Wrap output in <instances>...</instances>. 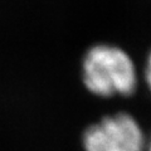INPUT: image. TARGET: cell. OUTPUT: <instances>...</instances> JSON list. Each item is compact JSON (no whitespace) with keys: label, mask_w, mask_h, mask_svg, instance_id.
I'll return each mask as SVG.
<instances>
[{"label":"cell","mask_w":151,"mask_h":151,"mask_svg":"<svg viewBox=\"0 0 151 151\" xmlns=\"http://www.w3.org/2000/svg\"><path fill=\"white\" fill-rule=\"evenodd\" d=\"M145 151H151V137H150V140H149V142H146Z\"/></svg>","instance_id":"obj_4"},{"label":"cell","mask_w":151,"mask_h":151,"mask_svg":"<svg viewBox=\"0 0 151 151\" xmlns=\"http://www.w3.org/2000/svg\"><path fill=\"white\" fill-rule=\"evenodd\" d=\"M83 147L84 151H145L146 139L131 115L116 113L88 127Z\"/></svg>","instance_id":"obj_2"},{"label":"cell","mask_w":151,"mask_h":151,"mask_svg":"<svg viewBox=\"0 0 151 151\" xmlns=\"http://www.w3.org/2000/svg\"><path fill=\"white\" fill-rule=\"evenodd\" d=\"M145 79H146V83L151 91V52L147 57V60H146V68H145Z\"/></svg>","instance_id":"obj_3"},{"label":"cell","mask_w":151,"mask_h":151,"mask_svg":"<svg viewBox=\"0 0 151 151\" xmlns=\"http://www.w3.org/2000/svg\"><path fill=\"white\" fill-rule=\"evenodd\" d=\"M82 79L88 91L98 97L130 96L137 86V72L124 49L98 44L84 55Z\"/></svg>","instance_id":"obj_1"}]
</instances>
